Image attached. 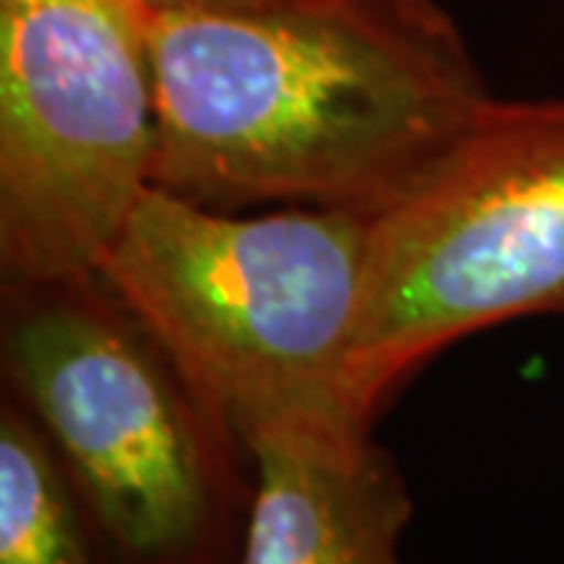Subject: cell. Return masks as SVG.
Here are the masks:
<instances>
[{"instance_id":"obj_1","label":"cell","mask_w":564,"mask_h":564,"mask_svg":"<svg viewBox=\"0 0 564 564\" xmlns=\"http://www.w3.org/2000/svg\"><path fill=\"white\" fill-rule=\"evenodd\" d=\"M144 29L154 185L223 210L377 214L492 101L433 0H251Z\"/></svg>"},{"instance_id":"obj_2","label":"cell","mask_w":564,"mask_h":564,"mask_svg":"<svg viewBox=\"0 0 564 564\" xmlns=\"http://www.w3.org/2000/svg\"><path fill=\"white\" fill-rule=\"evenodd\" d=\"M367 232L361 210L245 214L148 185L98 280L242 445L270 423L361 426L343 370Z\"/></svg>"},{"instance_id":"obj_3","label":"cell","mask_w":564,"mask_h":564,"mask_svg":"<svg viewBox=\"0 0 564 564\" xmlns=\"http://www.w3.org/2000/svg\"><path fill=\"white\" fill-rule=\"evenodd\" d=\"M3 373L117 564H239L251 458L101 280L7 289Z\"/></svg>"},{"instance_id":"obj_4","label":"cell","mask_w":564,"mask_h":564,"mask_svg":"<svg viewBox=\"0 0 564 564\" xmlns=\"http://www.w3.org/2000/svg\"><path fill=\"white\" fill-rule=\"evenodd\" d=\"M564 314V101H492L370 214L345 408L373 426L408 377L489 326Z\"/></svg>"},{"instance_id":"obj_5","label":"cell","mask_w":564,"mask_h":564,"mask_svg":"<svg viewBox=\"0 0 564 564\" xmlns=\"http://www.w3.org/2000/svg\"><path fill=\"white\" fill-rule=\"evenodd\" d=\"M154 154L139 0H0L3 289L95 280Z\"/></svg>"},{"instance_id":"obj_6","label":"cell","mask_w":564,"mask_h":564,"mask_svg":"<svg viewBox=\"0 0 564 564\" xmlns=\"http://www.w3.org/2000/svg\"><path fill=\"white\" fill-rule=\"evenodd\" d=\"M251 499L239 564H408L414 499L370 430L270 423L245 440Z\"/></svg>"},{"instance_id":"obj_7","label":"cell","mask_w":564,"mask_h":564,"mask_svg":"<svg viewBox=\"0 0 564 564\" xmlns=\"http://www.w3.org/2000/svg\"><path fill=\"white\" fill-rule=\"evenodd\" d=\"M0 564H117L41 426L0 408Z\"/></svg>"},{"instance_id":"obj_8","label":"cell","mask_w":564,"mask_h":564,"mask_svg":"<svg viewBox=\"0 0 564 564\" xmlns=\"http://www.w3.org/2000/svg\"><path fill=\"white\" fill-rule=\"evenodd\" d=\"M251 0H139L144 13H182V10H220V7H239Z\"/></svg>"}]
</instances>
